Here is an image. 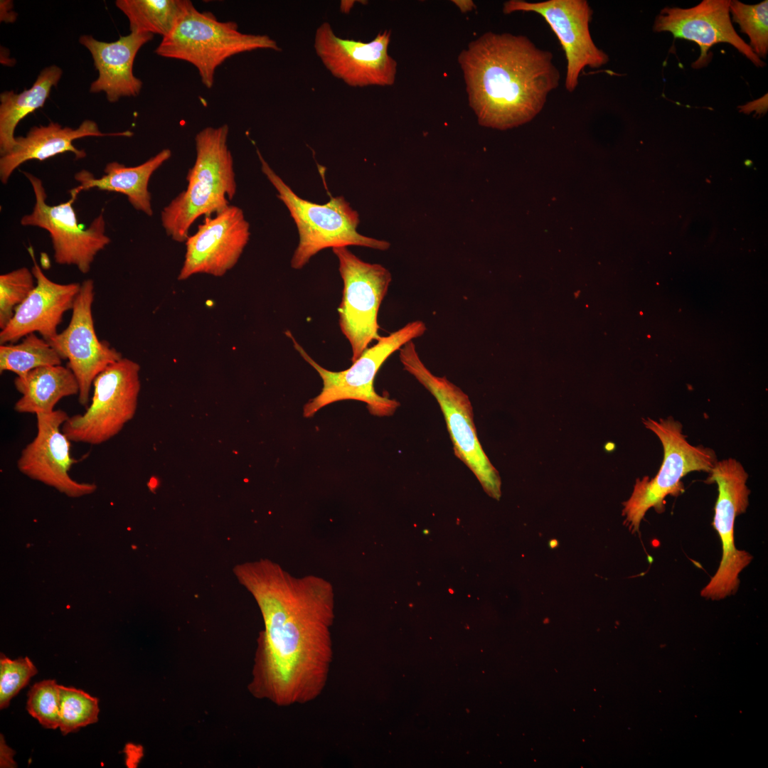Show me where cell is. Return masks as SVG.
Instances as JSON below:
<instances>
[{"mask_svg": "<svg viewBox=\"0 0 768 768\" xmlns=\"http://www.w3.org/2000/svg\"><path fill=\"white\" fill-rule=\"evenodd\" d=\"M646 428L659 439L663 449V461L657 474L650 479H637L630 498L622 504L624 524L634 533L647 511L654 508L657 513L665 510V498L678 496L684 491L681 479L695 471L709 473L717 462L713 449L702 445H691L683 434V426L672 417L643 420Z\"/></svg>", "mask_w": 768, "mask_h": 768, "instance_id": "7", "label": "cell"}, {"mask_svg": "<svg viewBox=\"0 0 768 768\" xmlns=\"http://www.w3.org/2000/svg\"><path fill=\"white\" fill-rule=\"evenodd\" d=\"M425 323L421 320L408 322L402 328L388 336H380L377 343L367 348L361 356L352 362L348 368L341 371L329 370L316 362L297 341L289 331L294 348L319 373L323 383L319 394L304 406L303 415L312 417L322 407L333 402L354 400L366 404L370 413L375 416H390L400 403L377 393L374 381L378 371L384 362L405 344L425 334Z\"/></svg>", "mask_w": 768, "mask_h": 768, "instance_id": "5", "label": "cell"}, {"mask_svg": "<svg viewBox=\"0 0 768 768\" xmlns=\"http://www.w3.org/2000/svg\"><path fill=\"white\" fill-rule=\"evenodd\" d=\"M15 754V752L11 750L5 742L4 738L1 735L0 740V767H16V763L14 760L13 757Z\"/></svg>", "mask_w": 768, "mask_h": 768, "instance_id": "32", "label": "cell"}, {"mask_svg": "<svg viewBox=\"0 0 768 768\" xmlns=\"http://www.w3.org/2000/svg\"><path fill=\"white\" fill-rule=\"evenodd\" d=\"M63 71L55 65L41 71L33 85L21 93L13 90L0 95V154L4 155L16 145L17 124L28 114L43 107L53 87L57 85Z\"/></svg>", "mask_w": 768, "mask_h": 768, "instance_id": "24", "label": "cell"}, {"mask_svg": "<svg viewBox=\"0 0 768 768\" xmlns=\"http://www.w3.org/2000/svg\"><path fill=\"white\" fill-rule=\"evenodd\" d=\"M130 131L104 133L92 120L83 121L78 128L62 127L57 122L30 129L25 137H16V145L0 157V180L6 184L13 172L29 160L44 161L65 152H72L76 159L85 158L84 150L76 148L73 142L86 137H131Z\"/></svg>", "mask_w": 768, "mask_h": 768, "instance_id": "21", "label": "cell"}, {"mask_svg": "<svg viewBox=\"0 0 768 768\" xmlns=\"http://www.w3.org/2000/svg\"><path fill=\"white\" fill-rule=\"evenodd\" d=\"M33 253L32 272L36 280L34 289L16 309L9 324L0 331V343H15L26 336L38 332L49 341L58 334L57 329L63 314L72 310L81 284H59L43 272Z\"/></svg>", "mask_w": 768, "mask_h": 768, "instance_id": "19", "label": "cell"}, {"mask_svg": "<svg viewBox=\"0 0 768 768\" xmlns=\"http://www.w3.org/2000/svg\"><path fill=\"white\" fill-rule=\"evenodd\" d=\"M391 32H379L370 42L337 36L328 22L316 29L314 48L324 66L351 87L392 85L397 63L388 54Z\"/></svg>", "mask_w": 768, "mask_h": 768, "instance_id": "15", "label": "cell"}, {"mask_svg": "<svg viewBox=\"0 0 768 768\" xmlns=\"http://www.w3.org/2000/svg\"><path fill=\"white\" fill-rule=\"evenodd\" d=\"M458 61L469 105L486 127L503 130L531 121L560 84L552 53L525 36L486 32L461 52Z\"/></svg>", "mask_w": 768, "mask_h": 768, "instance_id": "2", "label": "cell"}, {"mask_svg": "<svg viewBox=\"0 0 768 768\" xmlns=\"http://www.w3.org/2000/svg\"><path fill=\"white\" fill-rule=\"evenodd\" d=\"M261 170L277 192V198L287 208L299 233V243L291 260V267L302 269L321 250L356 245L379 250L390 244L383 240L360 234L358 213L343 196L331 197L318 204L298 196L278 176L257 150Z\"/></svg>", "mask_w": 768, "mask_h": 768, "instance_id": "4", "label": "cell"}, {"mask_svg": "<svg viewBox=\"0 0 768 768\" xmlns=\"http://www.w3.org/2000/svg\"><path fill=\"white\" fill-rule=\"evenodd\" d=\"M34 275L22 267L0 275V329L12 319L16 309L28 297L36 284Z\"/></svg>", "mask_w": 768, "mask_h": 768, "instance_id": "30", "label": "cell"}, {"mask_svg": "<svg viewBox=\"0 0 768 768\" xmlns=\"http://www.w3.org/2000/svg\"><path fill=\"white\" fill-rule=\"evenodd\" d=\"M403 369L435 398L443 413L455 456L475 475L485 492L499 500L501 481L477 436L469 396L445 376L433 374L421 360L412 341L399 350Z\"/></svg>", "mask_w": 768, "mask_h": 768, "instance_id": "8", "label": "cell"}, {"mask_svg": "<svg viewBox=\"0 0 768 768\" xmlns=\"http://www.w3.org/2000/svg\"><path fill=\"white\" fill-rule=\"evenodd\" d=\"M153 37L150 33L130 32L116 41L104 42L90 35L81 36L79 42L90 52L99 74L90 92H104L110 102L122 97L138 95L142 81L133 73L134 59L140 48Z\"/></svg>", "mask_w": 768, "mask_h": 768, "instance_id": "20", "label": "cell"}, {"mask_svg": "<svg viewBox=\"0 0 768 768\" xmlns=\"http://www.w3.org/2000/svg\"><path fill=\"white\" fill-rule=\"evenodd\" d=\"M21 397L14 404L19 413H50L63 398L79 394L78 382L69 367L61 365L36 368L14 381Z\"/></svg>", "mask_w": 768, "mask_h": 768, "instance_id": "23", "label": "cell"}, {"mask_svg": "<svg viewBox=\"0 0 768 768\" xmlns=\"http://www.w3.org/2000/svg\"><path fill=\"white\" fill-rule=\"evenodd\" d=\"M36 416L37 434L21 452L17 462L19 471L71 497L92 493L95 484L78 482L69 474L78 460L72 457L71 441L62 430L69 417L67 412L55 410Z\"/></svg>", "mask_w": 768, "mask_h": 768, "instance_id": "17", "label": "cell"}, {"mask_svg": "<svg viewBox=\"0 0 768 768\" xmlns=\"http://www.w3.org/2000/svg\"><path fill=\"white\" fill-rule=\"evenodd\" d=\"M131 32L169 35L193 6L188 0H117Z\"/></svg>", "mask_w": 768, "mask_h": 768, "instance_id": "25", "label": "cell"}, {"mask_svg": "<svg viewBox=\"0 0 768 768\" xmlns=\"http://www.w3.org/2000/svg\"><path fill=\"white\" fill-rule=\"evenodd\" d=\"M59 728L63 735L98 721L99 700L82 690L60 685Z\"/></svg>", "mask_w": 768, "mask_h": 768, "instance_id": "27", "label": "cell"}, {"mask_svg": "<svg viewBox=\"0 0 768 768\" xmlns=\"http://www.w3.org/2000/svg\"><path fill=\"white\" fill-rule=\"evenodd\" d=\"M229 127H208L195 137L196 159L188 170L186 190L161 213V225L168 236L185 242L193 223L228 207L236 193L233 159L228 146Z\"/></svg>", "mask_w": 768, "mask_h": 768, "instance_id": "3", "label": "cell"}, {"mask_svg": "<svg viewBox=\"0 0 768 768\" xmlns=\"http://www.w3.org/2000/svg\"><path fill=\"white\" fill-rule=\"evenodd\" d=\"M452 1L459 7L462 13L471 11L475 7L474 2L471 0H456Z\"/></svg>", "mask_w": 768, "mask_h": 768, "instance_id": "33", "label": "cell"}, {"mask_svg": "<svg viewBox=\"0 0 768 768\" xmlns=\"http://www.w3.org/2000/svg\"><path fill=\"white\" fill-rule=\"evenodd\" d=\"M653 30L668 31L675 38L697 43L700 55L692 64L695 68L708 63L709 50L720 43L730 44L757 67L765 65L735 31L731 22L730 0H703L688 9L664 8L656 17Z\"/></svg>", "mask_w": 768, "mask_h": 768, "instance_id": "18", "label": "cell"}, {"mask_svg": "<svg viewBox=\"0 0 768 768\" xmlns=\"http://www.w3.org/2000/svg\"><path fill=\"white\" fill-rule=\"evenodd\" d=\"M730 13L742 32L750 38V47L760 58L768 53V1L754 5L730 0Z\"/></svg>", "mask_w": 768, "mask_h": 768, "instance_id": "28", "label": "cell"}, {"mask_svg": "<svg viewBox=\"0 0 768 768\" xmlns=\"http://www.w3.org/2000/svg\"><path fill=\"white\" fill-rule=\"evenodd\" d=\"M23 174L33 188L35 204L31 213L21 218V224L38 227L49 233L56 263L74 265L83 274L89 272L95 256L111 242L105 233L103 210L85 228L78 223L73 206L76 198L70 197L66 202L48 205L42 180L31 173Z\"/></svg>", "mask_w": 768, "mask_h": 768, "instance_id": "12", "label": "cell"}, {"mask_svg": "<svg viewBox=\"0 0 768 768\" xmlns=\"http://www.w3.org/2000/svg\"><path fill=\"white\" fill-rule=\"evenodd\" d=\"M38 670L28 657L11 659L1 654L0 709L9 707L11 699L24 688Z\"/></svg>", "mask_w": 768, "mask_h": 768, "instance_id": "31", "label": "cell"}, {"mask_svg": "<svg viewBox=\"0 0 768 768\" xmlns=\"http://www.w3.org/2000/svg\"><path fill=\"white\" fill-rule=\"evenodd\" d=\"M171 156V150L164 149L135 166H126L117 161L109 162L104 169V175L100 178L82 169L75 174V179L79 186L70 191V197L76 198L81 191L92 188L120 193L127 196L134 209L151 216L153 209L151 196L148 189L149 182L154 172Z\"/></svg>", "mask_w": 768, "mask_h": 768, "instance_id": "22", "label": "cell"}, {"mask_svg": "<svg viewBox=\"0 0 768 768\" xmlns=\"http://www.w3.org/2000/svg\"><path fill=\"white\" fill-rule=\"evenodd\" d=\"M62 358L49 342L35 333L18 344L0 346V373L11 371L22 376L41 366L61 365Z\"/></svg>", "mask_w": 768, "mask_h": 768, "instance_id": "26", "label": "cell"}, {"mask_svg": "<svg viewBox=\"0 0 768 768\" xmlns=\"http://www.w3.org/2000/svg\"><path fill=\"white\" fill-rule=\"evenodd\" d=\"M26 710L44 727L57 729L60 724V689L55 680L34 683L28 693Z\"/></svg>", "mask_w": 768, "mask_h": 768, "instance_id": "29", "label": "cell"}, {"mask_svg": "<svg viewBox=\"0 0 768 768\" xmlns=\"http://www.w3.org/2000/svg\"><path fill=\"white\" fill-rule=\"evenodd\" d=\"M343 283L338 309L339 326L351 348V361L380 338L378 314L392 281L390 271L363 261L347 247L332 249Z\"/></svg>", "mask_w": 768, "mask_h": 768, "instance_id": "10", "label": "cell"}, {"mask_svg": "<svg viewBox=\"0 0 768 768\" xmlns=\"http://www.w3.org/2000/svg\"><path fill=\"white\" fill-rule=\"evenodd\" d=\"M233 572L264 622L249 692L282 707L313 701L324 691L333 660L332 585L316 575L294 577L269 559L237 565Z\"/></svg>", "mask_w": 768, "mask_h": 768, "instance_id": "1", "label": "cell"}, {"mask_svg": "<svg viewBox=\"0 0 768 768\" xmlns=\"http://www.w3.org/2000/svg\"><path fill=\"white\" fill-rule=\"evenodd\" d=\"M258 49L281 50L270 36L242 33L235 22L220 21L213 14L201 12L193 6L174 29L162 38L155 53L192 64L202 83L210 89L216 69L228 58Z\"/></svg>", "mask_w": 768, "mask_h": 768, "instance_id": "6", "label": "cell"}, {"mask_svg": "<svg viewBox=\"0 0 768 768\" xmlns=\"http://www.w3.org/2000/svg\"><path fill=\"white\" fill-rule=\"evenodd\" d=\"M708 474L705 482L718 486L713 526L722 543V556L719 568L700 594L717 600L736 592L739 574L752 560L749 553L737 549L734 543L735 521L746 511L750 491L746 485L748 474L735 459L717 461Z\"/></svg>", "mask_w": 768, "mask_h": 768, "instance_id": "11", "label": "cell"}, {"mask_svg": "<svg viewBox=\"0 0 768 768\" xmlns=\"http://www.w3.org/2000/svg\"><path fill=\"white\" fill-rule=\"evenodd\" d=\"M250 237V224L236 206L229 205L213 217L206 216L185 242L178 280L196 274L223 276L236 265Z\"/></svg>", "mask_w": 768, "mask_h": 768, "instance_id": "16", "label": "cell"}, {"mask_svg": "<svg viewBox=\"0 0 768 768\" xmlns=\"http://www.w3.org/2000/svg\"><path fill=\"white\" fill-rule=\"evenodd\" d=\"M533 12L540 15L556 35L567 60L565 88L571 92L585 67L599 68L607 63L609 57L593 41L590 23L593 11L586 0H547L528 2L509 0L503 12Z\"/></svg>", "mask_w": 768, "mask_h": 768, "instance_id": "13", "label": "cell"}, {"mask_svg": "<svg viewBox=\"0 0 768 768\" xmlns=\"http://www.w3.org/2000/svg\"><path fill=\"white\" fill-rule=\"evenodd\" d=\"M94 298V282L85 279L75 299L68 326L48 341L62 360L68 361V367L79 384V402L85 407L96 376L122 358L107 341H100L97 336L92 314Z\"/></svg>", "mask_w": 768, "mask_h": 768, "instance_id": "14", "label": "cell"}, {"mask_svg": "<svg viewBox=\"0 0 768 768\" xmlns=\"http://www.w3.org/2000/svg\"><path fill=\"white\" fill-rule=\"evenodd\" d=\"M139 365L122 358L95 378L91 402L62 427L74 442L98 445L116 436L135 415L141 388Z\"/></svg>", "mask_w": 768, "mask_h": 768, "instance_id": "9", "label": "cell"}]
</instances>
